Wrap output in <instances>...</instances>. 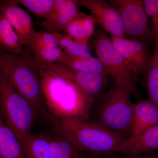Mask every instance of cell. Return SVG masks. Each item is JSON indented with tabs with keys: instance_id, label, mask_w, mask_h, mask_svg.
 Wrapping results in <instances>:
<instances>
[{
	"instance_id": "2",
	"label": "cell",
	"mask_w": 158,
	"mask_h": 158,
	"mask_svg": "<svg viewBox=\"0 0 158 158\" xmlns=\"http://www.w3.org/2000/svg\"><path fill=\"white\" fill-rule=\"evenodd\" d=\"M54 122L59 134L94 157L119 152L122 145L127 140L98 121L69 118L54 119Z\"/></svg>"
},
{
	"instance_id": "12",
	"label": "cell",
	"mask_w": 158,
	"mask_h": 158,
	"mask_svg": "<svg viewBox=\"0 0 158 158\" xmlns=\"http://www.w3.org/2000/svg\"><path fill=\"white\" fill-rule=\"evenodd\" d=\"M158 123V106L148 98L138 101L134 104L131 133L129 139L136 138Z\"/></svg>"
},
{
	"instance_id": "4",
	"label": "cell",
	"mask_w": 158,
	"mask_h": 158,
	"mask_svg": "<svg viewBox=\"0 0 158 158\" xmlns=\"http://www.w3.org/2000/svg\"><path fill=\"white\" fill-rule=\"evenodd\" d=\"M129 89L114 84L100 99L98 122L113 132L127 138L131 133L134 111Z\"/></svg>"
},
{
	"instance_id": "15",
	"label": "cell",
	"mask_w": 158,
	"mask_h": 158,
	"mask_svg": "<svg viewBox=\"0 0 158 158\" xmlns=\"http://www.w3.org/2000/svg\"><path fill=\"white\" fill-rule=\"evenodd\" d=\"M80 1L69 0L67 6L62 11L49 19L39 24L46 32L62 33L80 13Z\"/></svg>"
},
{
	"instance_id": "18",
	"label": "cell",
	"mask_w": 158,
	"mask_h": 158,
	"mask_svg": "<svg viewBox=\"0 0 158 158\" xmlns=\"http://www.w3.org/2000/svg\"><path fill=\"white\" fill-rule=\"evenodd\" d=\"M0 158H26L19 141L0 113Z\"/></svg>"
},
{
	"instance_id": "26",
	"label": "cell",
	"mask_w": 158,
	"mask_h": 158,
	"mask_svg": "<svg viewBox=\"0 0 158 158\" xmlns=\"http://www.w3.org/2000/svg\"><path fill=\"white\" fill-rule=\"evenodd\" d=\"M144 9L148 16L151 19L154 36L158 35V0L143 1Z\"/></svg>"
},
{
	"instance_id": "29",
	"label": "cell",
	"mask_w": 158,
	"mask_h": 158,
	"mask_svg": "<svg viewBox=\"0 0 158 158\" xmlns=\"http://www.w3.org/2000/svg\"><path fill=\"white\" fill-rule=\"evenodd\" d=\"M93 158H100L99 157H93Z\"/></svg>"
},
{
	"instance_id": "10",
	"label": "cell",
	"mask_w": 158,
	"mask_h": 158,
	"mask_svg": "<svg viewBox=\"0 0 158 158\" xmlns=\"http://www.w3.org/2000/svg\"><path fill=\"white\" fill-rule=\"evenodd\" d=\"M80 6L88 9L90 15L111 37H125L121 15L111 4L103 0H81Z\"/></svg>"
},
{
	"instance_id": "28",
	"label": "cell",
	"mask_w": 158,
	"mask_h": 158,
	"mask_svg": "<svg viewBox=\"0 0 158 158\" xmlns=\"http://www.w3.org/2000/svg\"><path fill=\"white\" fill-rule=\"evenodd\" d=\"M152 158L148 156L144 155V154L140 155L130 156L128 158Z\"/></svg>"
},
{
	"instance_id": "17",
	"label": "cell",
	"mask_w": 158,
	"mask_h": 158,
	"mask_svg": "<svg viewBox=\"0 0 158 158\" xmlns=\"http://www.w3.org/2000/svg\"><path fill=\"white\" fill-rule=\"evenodd\" d=\"M0 51L18 56H26L29 54L22 45L16 32L1 9Z\"/></svg>"
},
{
	"instance_id": "13",
	"label": "cell",
	"mask_w": 158,
	"mask_h": 158,
	"mask_svg": "<svg viewBox=\"0 0 158 158\" xmlns=\"http://www.w3.org/2000/svg\"><path fill=\"white\" fill-rule=\"evenodd\" d=\"M158 150V123L148 128L136 138L128 139L119 152L130 156L140 155Z\"/></svg>"
},
{
	"instance_id": "11",
	"label": "cell",
	"mask_w": 158,
	"mask_h": 158,
	"mask_svg": "<svg viewBox=\"0 0 158 158\" xmlns=\"http://www.w3.org/2000/svg\"><path fill=\"white\" fill-rule=\"evenodd\" d=\"M116 51L129 64L136 74L146 72L152 56L144 42L126 37H110Z\"/></svg>"
},
{
	"instance_id": "5",
	"label": "cell",
	"mask_w": 158,
	"mask_h": 158,
	"mask_svg": "<svg viewBox=\"0 0 158 158\" xmlns=\"http://www.w3.org/2000/svg\"><path fill=\"white\" fill-rule=\"evenodd\" d=\"M0 113L18 140L31 134L37 112L1 72Z\"/></svg>"
},
{
	"instance_id": "27",
	"label": "cell",
	"mask_w": 158,
	"mask_h": 158,
	"mask_svg": "<svg viewBox=\"0 0 158 158\" xmlns=\"http://www.w3.org/2000/svg\"><path fill=\"white\" fill-rule=\"evenodd\" d=\"M69 2V0H54L53 6L49 17L47 19L53 17L62 9L65 8Z\"/></svg>"
},
{
	"instance_id": "22",
	"label": "cell",
	"mask_w": 158,
	"mask_h": 158,
	"mask_svg": "<svg viewBox=\"0 0 158 158\" xmlns=\"http://www.w3.org/2000/svg\"><path fill=\"white\" fill-rule=\"evenodd\" d=\"M53 158H85L83 153L68 140L49 137Z\"/></svg>"
},
{
	"instance_id": "7",
	"label": "cell",
	"mask_w": 158,
	"mask_h": 158,
	"mask_svg": "<svg viewBox=\"0 0 158 158\" xmlns=\"http://www.w3.org/2000/svg\"><path fill=\"white\" fill-rule=\"evenodd\" d=\"M110 4L120 15L124 26L125 37L129 39L143 42L155 39L151 30L148 17L141 0H111Z\"/></svg>"
},
{
	"instance_id": "20",
	"label": "cell",
	"mask_w": 158,
	"mask_h": 158,
	"mask_svg": "<svg viewBox=\"0 0 158 158\" xmlns=\"http://www.w3.org/2000/svg\"><path fill=\"white\" fill-rule=\"evenodd\" d=\"M156 46L145 73L148 99L158 106V35L155 36Z\"/></svg>"
},
{
	"instance_id": "21",
	"label": "cell",
	"mask_w": 158,
	"mask_h": 158,
	"mask_svg": "<svg viewBox=\"0 0 158 158\" xmlns=\"http://www.w3.org/2000/svg\"><path fill=\"white\" fill-rule=\"evenodd\" d=\"M59 42V46L65 53L71 56L81 58L92 57L91 50L87 44L75 40L65 33H54Z\"/></svg>"
},
{
	"instance_id": "23",
	"label": "cell",
	"mask_w": 158,
	"mask_h": 158,
	"mask_svg": "<svg viewBox=\"0 0 158 158\" xmlns=\"http://www.w3.org/2000/svg\"><path fill=\"white\" fill-rule=\"evenodd\" d=\"M30 54L37 65L41 66L59 63L65 56V53L58 46L36 49Z\"/></svg>"
},
{
	"instance_id": "14",
	"label": "cell",
	"mask_w": 158,
	"mask_h": 158,
	"mask_svg": "<svg viewBox=\"0 0 158 158\" xmlns=\"http://www.w3.org/2000/svg\"><path fill=\"white\" fill-rule=\"evenodd\" d=\"M95 19L91 15L81 12L68 25L64 33L75 40L88 45L91 37L95 34Z\"/></svg>"
},
{
	"instance_id": "24",
	"label": "cell",
	"mask_w": 158,
	"mask_h": 158,
	"mask_svg": "<svg viewBox=\"0 0 158 158\" xmlns=\"http://www.w3.org/2000/svg\"><path fill=\"white\" fill-rule=\"evenodd\" d=\"M19 5L25 7L37 17L45 19L50 15L54 0H16Z\"/></svg>"
},
{
	"instance_id": "6",
	"label": "cell",
	"mask_w": 158,
	"mask_h": 158,
	"mask_svg": "<svg viewBox=\"0 0 158 158\" xmlns=\"http://www.w3.org/2000/svg\"><path fill=\"white\" fill-rule=\"evenodd\" d=\"M95 34L94 46L98 59L102 64L106 72L114 79L115 85L125 86L129 89L133 95L138 96L137 75L116 51L111 39L104 31H98Z\"/></svg>"
},
{
	"instance_id": "19",
	"label": "cell",
	"mask_w": 158,
	"mask_h": 158,
	"mask_svg": "<svg viewBox=\"0 0 158 158\" xmlns=\"http://www.w3.org/2000/svg\"><path fill=\"white\" fill-rule=\"evenodd\" d=\"M58 63L78 71L108 74L100 60L93 56L89 58H77L65 53L62 61Z\"/></svg>"
},
{
	"instance_id": "9",
	"label": "cell",
	"mask_w": 158,
	"mask_h": 158,
	"mask_svg": "<svg viewBox=\"0 0 158 158\" xmlns=\"http://www.w3.org/2000/svg\"><path fill=\"white\" fill-rule=\"evenodd\" d=\"M0 9L16 32L22 45L30 54L31 44L37 32L33 18L16 0L0 1Z\"/></svg>"
},
{
	"instance_id": "3",
	"label": "cell",
	"mask_w": 158,
	"mask_h": 158,
	"mask_svg": "<svg viewBox=\"0 0 158 158\" xmlns=\"http://www.w3.org/2000/svg\"><path fill=\"white\" fill-rule=\"evenodd\" d=\"M0 72L37 112L44 103L39 67L31 55L0 51Z\"/></svg>"
},
{
	"instance_id": "8",
	"label": "cell",
	"mask_w": 158,
	"mask_h": 158,
	"mask_svg": "<svg viewBox=\"0 0 158 158\" xmlns=\"http://www.w3.org/2000/svg\"><path fill=\"white\" fill-rule=\"evenodd\" d=\"M59 75L77 85L92 98L100 100L108 85V75L78 71L59 63L38 66Z\"/></svg>"
},
{
	"instance_id": "16",
	"label": "cell",
	"mask_w": 158,
	"mask_h": 158,
	"mask_svg": "<svg viewBox=\"0 0 158 158\" xmlns=\"http://www.w3.org/2000/svg\"><path fill=\"white\" fill-rule=\"evenodd\" d=\"M19 141L26 158H53L48 136L31 133Z\"/></svg>"
},
{
	"instance_id": "1",
	"label": "cell",
	"mask_w": 158,
	"mask_h": 158,
	"mask_svg": "<svg viewBox=\"0 0 158 158\" xmlns=\"http://www.w3.org/2000/svg\"><path fill=\"white\" fill-rule=\"evenodd\" d=\"M39 69L44 103L54 119L89 120L94 99L67 79Z\"/></svg>"
},
{
	"instance_id": "25",
	"label": "cell",
	"mask_w": 158,
	"mask_h": 158,
	"mask_svg": "<svg viewBox=\"0 0 158 158\" xmlns=\"http://www.w3.org/2000/svg\"><path fill=\"white\" fill-rule=\"evenodd\" d=\"M58 46L59 42L54 34L46 31L37 32L31 44L30 54L36 49Z\"/></svg>"
}]
</instances>
